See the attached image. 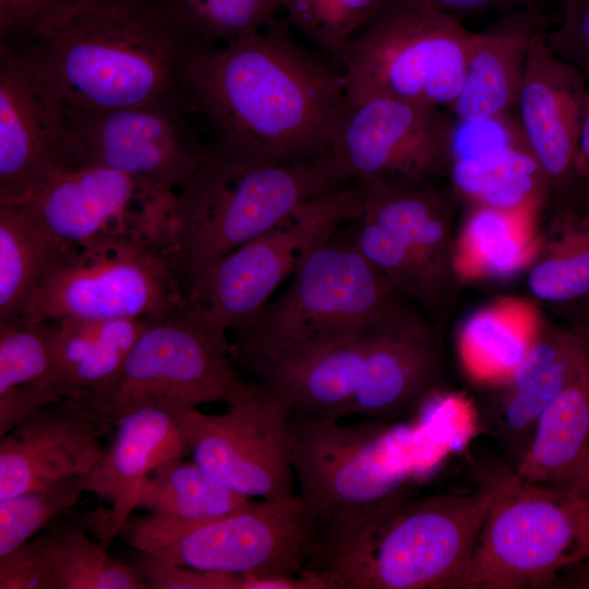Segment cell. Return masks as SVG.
Masks as SVG:
<instances>
[{
  "label": "cell",
  "instance_id": "ee69618b",
  "mask_svg": "<svg viewBox=\"0 0 589 589\" xmlns=\"http://www.w3.org/2000/svg\"><path fill=\"white\" fill-rule=\"evenodd\" d=\"M553 588L589 589V560L565 569Z\"/></svg>",
  "mask_w": 589,
  "mask_h": 589
},
{
  "label": "cell",
  "instance_id": "484cf974",
  "mask_svg": "<svg viewBox=\"0 0 589 589\" xmlns=\"http://www.w3.org/2000/svg\"><path fill=\"white\" fill-rule=\"evenodd\" d=\"M356 182L362 191V213L402 241L437 288L450 264L449 194L429 184L406 185L376 178Z\"/></svg>",
  "mask_w": 589,
  "mask_h": 589
},
{
  "label": "cell",
  "instance_id": "bcb514c9",
  "mask_svg": "<svg viewBox=\"0 0 589 589\" xmlns=\"http://www.w3.org/2000/svg\"><path fill=\"white\" fill-rule=\"evenodd\" d=\"M564 489L589 498V442L577 468Z\"/></svg>",
  "mask_w": 589,
  "mask_h": 589
},
{
  "label": "cell",
  "instance_id": "ab89813d",
  "mask_svg": "<svg viewBox=\"0 0 589 589\" xmlns=\"http://www.w3.org/2000/svg\"><path fill=\"white\" fill-rule=\"evenodd\" d=\"M133 565L149 589H243L244 576L203 570L140 552Z\"/></svg>",
  "mask_w": 589,
  "mask_h": 589
},
{
  "label": "cell",
  "instance_id": "8d00e7d4",
  "mask_svg": "<svg viewBox=\"0 0 589 589\" xmlns=\"http://www.w3.org/2000/svg\"><path fill=\"white\" fill-rule=\"evenodd\" d=\"M568 231L528 274V288L540 300L573 303L589 299V215L574 221Z\"/></svg>",
  "mask_w": 589,
  "mask_h": 589
},
{
  "label": "cell",
  "instance_id": "5b68a950",
  "mask_svg": "<svg viewBox=\"0 0 589 589\" xmlns=\"http://www.w3.org/2000/svg\"><path fill=\"white\" fill-rule=\"evenodd\" d=\"M335 233L305 254L280 297L232 329L233 359L251 370L352 334L399 303L351 238Z\"/></svg>",
  "mask_w": 589,
  "mask_h": 589
},
{
  "label": "cell",
  "instance_id": "f35d334b",
  "mask_svg": "<svg viewBox=\"0 0 589 589\" xmlns=\"http://www.w3.org/2000/svg\"><path fill=\"white\" fill-rule=\"evenodd\" d=\"M73 0H0V47L32 45Z\"/></svg>",
  "mask_w": 589,
  "mask_h": 589
},
{
  "label": "cell",
  "instance_id": "44dd1931",
  "mask_svg": "<svg viewBox=\"0 0 589 589\" xmlns=\"http://www.w3.org/2000/svg\"><path fill=\"white\" fill-rule=\"evenodd\" d=\"M438 369L430 329L399 303L374 320L349 414L389 420L426 399Z\"/></svg>",
  "mask_w": 589,
  "mask_h": 589
},
{
  "label": "cell",
  "instance_id": "4fadbf2b",
  "mask_svg": "<svg viewBox=\"0 0 589 589\" xmlns=\"http://www.w3.org/2000/svg\"><path fill=\"white\" fill-rule=\"evenodd\" d=\"M176 196L173 189L84 164L8 203L22 207L60 245L127 237L167 243L173 252Z\"/></svg>",
  "mask_w": 589,
  "mask_h": 589
},
{
  "label": "cell",
  "instance_id": "74e56055",
  "mask_svg": "<svg viewBox=\"0 0 589 589\" xmlns=\"http://www.w3.org/2000/svg\"><path fill=\"white\" fill-rule=\"evenodd\" d=\"M354 223V247L397 292L421 300L434 294L436 288L402 241L363 213Z\"/></svg>",
  "mask_w": 589,
  "mask_h": 589
},
{
  "label": "cell",
  "instance_id": "7a4b0ae2",
  "mask_svg": "<svg viewBox=\"0 0 589 589\" xmlns=\"http://www.w3.org/2000/svg\"><path fill=\"white\" fill-rule=\"evenodd\" d=\"M196 44L163 5L145 0L71 5L17 51L65 106L105 110L182 99Z\"/></svg>",
  "mask_w": 589,
  "mask_h": 589
},
{
  "label": "cell",
  "instance_id": "52a82bcc",
  "mask_svg": "<svg viewBox=\"0 0 589 589\" xmlns=\"http://www.w3.org/2000/svg\"><path fill=\"white\" fill-rule=\"evenodd\" d=\"M183 297L170 244L127 237L57 244L22 317H159L181 308Z\"/></svg>",
  "mask_w": 589,
  "mask_h": 589
},
{
  "label": "cell",
  "instance_id": "d6a6232c",
  "mask_svg": "<svg viewBox=\"0 0 589 589\" xmlns=\"http://www.w3.org/2000/svg\"><path fill=\"white\" fill-rule=\"evenodd\" d=\"M40 538L56 589H149L133 564L110 556L83 525H55Z\"/></svg>",
  "mask_w": 589,
  "mask_h": 589
},
{
  "label": "cell",
  "instance_id": "9c48e42d",
  "mask_svg": "<svg viewBox=\"0 0 589 589\" xmlns=\"http://www.w3.org/2000/svg\"><path fill=\"white\" fill-rule=\"evenodd\" d=\"M139 552L188 567L254 579L301 577L315 541L300 494L253 502L227 516L187 525L149 514L129 517L120 533Z\"/></svg>",
  "mask_w": 589,
  "mask_h": 589
},
{
  "label": "cell",
  "instance_id": "f1b7e54d",
  "mask_svg": "<svg viewBox=\"0 0 589 589\" xmlns=\"http://www.w3.org/2000/svg\"><path fill=\"white\" fill-rule=\"evenodd\" d=\"M56 321L0 322V436L50 402Z\"/></svg>",
  "mask_w": 589,
  "mask_h": 589
},
{
  "label": "cell",
  "instance_id": "2e32d148",
  "mask_svg": "<svg viewBox=\"0 0 589 589\" xmlns=\"http://www.w3.org/2000/svg\"><path fill=\"white\" fill-rule=\"evenodd\" d=\"M65 108L86 165L179 191L209 155L180 97L105 110Z\"/></svg>",
  "mask_w": 589,
  "mask_h": 589
},
{
  "label": "cell",
  "instance_id": "603a6c76",
  "mask_svg": "<svg viewBox=\"0 0 589 589\" xmlns=\"http://www.w3.org/2000/svg\"><path fill=\"white\" fill-rule=\"evenodd\" d=\"M544 23L539 9L528 4L472 33L461 86L448 109L456 121H496L516 108L529 47Z\"/></svg>",
  "mask_w": 589,
  "mask_h": 589
},
{
  "label": "cell",
  "instance_id": "681fc988",
  "mask_svg": "<svg viewBox=\"0 0 589 589\" xmlns=\"http://www.w3.org/2000/svg\"><path fill=\"white\" fill-rule=\"evenodd\" d=\"M536 0H510V4H512V8L513 10L515 9H518L520 7H525V5H528V4H533ZM563 0H560V2H562Z\"/></svg>",
  "mask_w": 589,
  "mask_h": 589
},
{
  "label": "cell",
  "instance_id": "3957f363",
  "mask_svg": "<svg viewBox=\"0 0 589 589\" xmlns=\"http://www.w3.org/2000/svg\"><path fill=\"white\" fill-rule=\"evenodd\" d=\"M505 479L470 493L398 491L352 529L316 543L305 575L320 589H459Z\"/></svg>",
  "mask_w": 589,
  "mask_h": 589
},
{
  "label": "cell",
  "instance_id": "cb8c5ba5",
  "mask_svg": "<svg viewBox=\"0 0 589 589\" xmlns=\"http://www.w3.org/2000/svg\"><path fill=\"white\" fill-rule=\"evenodd\" d=\"M587 368L581 348L569 329L542 325L522 360L501 383L503 392L488 417L491 433L514 466L544 408Z\"/></svg>",
  "mask_w": 589,
  "mask_h": 589
},
{
  "label": "cell",
  "instance_id": "b9f144b4",
  "mask_svg": "<svg viewBox=\"0 0 589 589\" xmlns=\"http://www.w3.org/2000/svg\"><path fill=\"white\" fill-rule=\"evenodd\" d=\"M0 589H56L40 536L0 555Z\"/></svg>",
  "mask_w": 589,
  "mask_h": 589
},
{
  "label": "cell",
  "instance_id": "6da1fadb",
  "mask_svg": "<svg viewBox=\"0 0 589 589\" xmlns=\"http://www.w3.org/2000/svg\"><path fill=\"white\" fill-rule=\"evenodd\" d=\"M181 97L211 151L249 166L327 154L347 107L340 69L297 41L287 17L227 44H196Z\"/></svg>",
  "mask_w": 589,
  "mask_h": 589
},
{
  "label": "cell",
  "instance_id": "9a60e30c",
  "mask_svg": "<svg viewBox=\"0 0 589 589\" xmlns=\"http://www.w3.org/2000/svg\"><path fill=\"white\" fill-rule=\"evenodd\" d=\"M455 121L442 107L368 98L346 107L332 151L353 181L376 178L429 184L430 179L452 170Z\"/></svg>",
  "mask_w": 589,
  "mask_h": 589
},
{
  "label": "cell",
  "instance_id": "ffe728a7",
  "mask_svg": "<svg viewBox=\"0 0 589 589\" xmlns=\"http://www.w3.org/2000/svg\"><path fill=\"white\" fill-rule=\"evenodd\" d=\"M545 32L531 40L516 108L526 151L548 189L558 192L579 178L577 153L589 85L551 51Z\"/></svg>",
  "mask_w": 589,
  "mask_h": 589
},
{
  "label": "cell",
  "instance_id": "4316f807",
  "mask_svg": "<svg viewBox=\"0 0 589 589\" xmlns=\"http://www.w3.org/2000/svg\"><path fill=\"white\" fill-rule=\"evenodd\" d=\"M589 442V369L567 384L538 418L514 466L521 480L565 488Z\"/></svg>",
  "mask_w": 589,
  "mask_h": 589
},
{
  "label": "cell",
  "instance_id": "c3c4849f",
  "mask_svg": "<svg viewBox=\"0 0 589 589\" xmlns=\"http://www.w3.org/2000/svg\"><path fill=\"white\" fill-rule=\"evenodd\" d=\"M145 0H73L74 4H120V3H133Z\"/></svg>",
  "mask_w": 589,
  "mask_h": 589
},
{
  "label": "cell",
  "instance_id": "7bdbcfd3",
  "mask_svg": "<svg viewBox=\"0 0 589 589\" xmlns=\"http://www.w3.org/2000/svg\"><path fill=\"white\" fill-rule=\"evenodd\" d=\"M436 10L460 16L489 9L513 10L510 0H418Z\"/></svg>",
  "mask_w": 589,
  "mask_h": 589
},
{
  "label": "cell",
  "instance_id": "1f68e13d",
  "mask_svg": "<svg viewBox=\"0 0 589 589\" xmlns=\"http://www.w3.org/2000/svg\"><path fill=\"white\" fill-rule=\"evenodd\" d=\"M56 247L22 207L0 204V322L26 313Z\"/></svg>",
  "mask_w": 589,
  "mask_h": 589
},
{
  "label": "cell",
  "instance_id": "8992f818",
  "mask_svg": "<svg viewBox=\"0 0 589 589\" xmlns=\"http://www.w3.org/2000/svg\"><path fill=\"white\" fill-rule=\"evenodd\" d=\"M472 33L460 16L421 1L383 0L341 59L347 106L387 97L448 110Z\"/></svg>",
  "mask_w": 589,
  "mask_h": 589
},
{
  "label": "cell",
  "instance_id": "277c9868",
  "mask_svg": "<svg viewBox=\"0 0 589 589\" xmlns=\"http://www.w3.org/2000/svg\"><path fill=\"white\" fill-rule=\"evenodd\" d=\"M352 181L333 151L280 166H249L209 151L176 196L172 253L183 293L218 259L268 231L306 201Z\"/></svg>",
  "mask_w": 589,
  "mask_h": 589
},
{
  "label": "cell",
  "instance_id": "7dc6e473",
  "mask_svg": "<svg viewBox=\"0 0 589 589\" xmlns=\"http://www.w3.org/2000/svg\"><path fill=\"white\" fill-rule=\"evenodd\" d=\"M581 301L586 304L579 310L576 321L569 330L576 337L589 369V299Z\"/></svg>",
  "mask_w": 589,
  "mask_h": 589
},
{
  "label": "cell",
  "instance_id": "ac0fdd59",
  "mask_svg": "<svg viewBox=\"0 0 589 589\" xmlns=\"http://www.w3.org/2000/svg\"><path fill=\"white\" fill-rule=\"evenodd\" d=\"M115 422L93 397L44 404L0 436V500L55 481L87 474Z\"/></svg>",
  "mask_w": 589,
  "mask_h": 589
},
{
  "label": "cell",
  "instance_id": "7402d4cb",
  "mask_svg": "<svg viewBox=\"0 0 589 589\" xmlns=\"http://www.w3.org/2000/svg\"><path fill=\"white\" fill-rule=\"evenodd\" d=\"M371 323L250 371L257 384L285 402L290 418L321 423L340 420L349 414L360 385Z\"/></svg>",
  "mask_w": 589,
  "mask_h": 589
},
{
  "label": "cell",
  "instance_id": "ba28073f",
  "mask_svg": "<svg viewBox=\"0 0 589 589\" xmlns=\"http://www.w3.org/2000/svg\"><path fill=\"white\" fill-rule=\"evenodd\" d=\"M589 560V498L514 472L490 506L459 589L553 588Z\"/></svg>",
  "mask_w": 589,
  "mask_h": 589
},
{
  "label": "cell",
  "instance_id": "f6af8a7d",
  "mask_svg": "<svg viewBox=\"0 0 589 589\" xmlns=\"http://www.w3.org/2000/svg\"><path fill=\"white\" fill-rule=\"evenodd\" d=\"M577 172L589 184V87L577 153Z\"/></svg>",
  "mask_w": 589,
  "mask_h": 589
},
{
  "label": "cell",
  "instance_id": "d6986e66",
  "mask_svg": "<svg viewBox=\"0 0 589 589\" xmlns=\"http://www.w3.org/2000/svg\"><path fill=\"white\" fill-rule=\"evenodd\" d=\"M179 410L143 405L120 416L109 444L86 474V492L110 506L87 513L82 525L107 549L139 507L143 486L153 471L189 455Z\"/></svg>",
  "mask_w": 589,
  "mask_h": 589
},
{
  "label": "cell",
  "instance_id": "4dcf8cb0",
  "mask_svg": "<svg viewBox=\"0 0 589 589\" xmlns=\"http://www.w3.org/2000/svg\"><path fill=\"white\" fill-rule=\"evenodd\" d=\"M253 502L183 457L153 471L143 486L139 507L157 517L197 525L236 513Z\"/></svg>",
  "mask_w": 589,
  "mask_h": 589
},
{
  "label": "cell",
  "instance_id": "836d02e7",
  "mask_svg": "<svg viewBox=\"0 0 589 589\" xmlns=\"http://www.w3.org/2000/svg\"><path fill=\"white\" fill-rule=\"evenodd\" d=\"M199 44L221 45L266 27L281 0H156Z\"/></svg>",
  "mask_w": 589,
  "mask_h": 589
},
{
  "label": "cell",
  "instance_id": "d590c367",
  "mask_svg": "<svg viewBox=\"0 0 589 589\" xmlns=\"http://www.w3.org/2000/svg\"><path fill=\"white\" fill-rule=\"evenodd\" d=\"M86 492V474L0 500V555L33 539L43 528L72 509Z\"/></svg>",
  "mask_w": 589,
  "mask_h": 589
},
{
  "label": "cell",
  "instance_id": "7c38bea8",
  "mask_svg": "<svg viewBox=\"0 0 589 589\" xmlns=\"http://www.w3.org/2000/svg\"><path fill=\"white\" fill-rule=\"evenodd\" d=\"M363 209L359 184L320 194L263 235L215 261L187 287L183 309L235 329L256 315L305 254Z\"/></svg>",
  "mask_w": 589,
  "mask_h": 589
},
{
  "label": "cell",
  "instance_id": "60d3db41",
  "mask_svg": "<svg viewBox=\"0 0 589 589\" xmlns=\"http://www.w3.org/2000/svg\"><path fill=\"white\" fill-rule=\"evenodd\" d=\"M562 20L544 39L551 51L589 79V0H563Z\"/></svg>",
  "mask_w": 589,
  "mask_h": 589
},
{
  "label": "cell",
  "instance_id": "30bf717a",
  "mask_svg": "<svg viewBox=\"0 0 589 589\" xmlns=\"http://www.w3.org/2000/svg\"><path fill=\"white\" fill-rule=\"evenodd\" d=\"M380 420L346 424L290 418L289 450L315 541L336 538L405 490L411 468Z\"/></svg>",
  "mask_w": 589,
  "mask_h": 589
},
{
  "label": "cell",
  "instance_id": "8fae6325",
  "mask_svg": "<svg viewBox=\"0 0 589 589\" xmlns=\"http://www.w3.org/2000/svg\"><path fill=\"white\" fill-rule=\"evenodd\" d=\"M232 360L227 329L181 306L149 321L112 385L95 401L115 423L143 405L176 410L228 406L261 388L243 381Z\"/></svg>",
  "mask_w": 589,
  "mask_h": 589
},
{
  "label": "cell",
  "instance_id": "d4e9b609",
  "mask_svg": "<svg viewBox=\"0 0 589 589\" xmlns=\"http://www.w3.org/2000/svg\"><path fill=\"white\" fill-rule=\"evenodd\" d=\"M152 318L58 321L50 401L75 396L99 399Z\"/></svg>",
  "mask_w": 589,
  "mask_h": 589
},
{
  "label": "cell",
  "instance_id": "e0dca14e",
  "mask_svg": "<svg viewBox=\"0 0 589 589\" xmlns=\"http://www.w3.org/2000/svg\"><path fill=\"white\" fill-rule=\"evenodd\" d=\"M82 165L63 101L22 52L0 47V204Z\"/></svg>",
  "mask_w": 589,
  "mask_h": 589
},
{
  "label": "cell",
  "instance_id": "5bb4252c",
  "mask_svg": "<svg viewBox=\"0 0 589 589\" xmlns=\"http://www.w3.org/2000/svg\"><path fill=\"white\" fill-rule=\"evenodd\" d=\"M223 414L180 409L189 455L229 489L247 496L281 501L296 496L289 450L290 412L261 386L227 406Z\"/></svg>",
  "mask_w": 589,
  "mask_h": 589
},
{
  "label": "cell",
  "instance_id": "83f0119b",
  "mask_svg": "<svg viewBox=\"0 0 589 589\" xmlns=\"http://www.w3.org/2000/svg\"><path fill=\"white\" fill-rule=\"evenodd\" d=\"M540 203L496 207L473 203L452 264L459 276L505 278L525 268L537 254L534 218Z\"/></svg>",
  "mask_w": 589,
  "mask_h": 589
},
{
  "label": "cell",
  "instance_id": "e575fe53",
  "mask_svg": "<svg viewBox=\"0 0 589 589\" xmlns=\"http://www.w3.org/2000/svg\"><path fill=\"white\" fill-rule=\"evenodd\" d=\"M383 0H281L291 27L308 38L323 57L339 68L352 36Z\"/></svg>",
  "mask_w": 589,
  "mask_h": 589
},
{
  "label": "cell",
  "instance_id": "f546056e",
  "mask_svg": "<svg viewBox=\"0 0 589 589\" xmlns=\"http://www.w3.org/2000/svg\"><path fill=\"white\" fill-rule=\"evenodd\" d=\"M537 309L519 299H503L472 314L464 324L459 348L469 373L501 384L522 360L539 334Z\"/></svg>",
  "mask_w": 589,
  "mask_h": 589
}]
</instances>
